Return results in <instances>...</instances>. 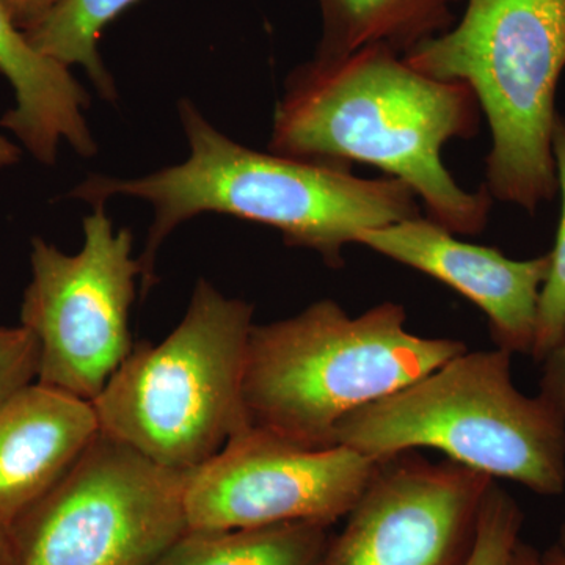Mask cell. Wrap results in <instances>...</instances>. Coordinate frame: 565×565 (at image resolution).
Segmentation results:
<instances>
[{
	"instance_id": "obj_1",
	"label": "cell",
	"mask_w": 565,
	"mask_h": 565,
	"mask_svg": "<svg viewBox=\"0 0 565 565\" xmlns=\"http://www.w3.org/2000/svg\"><path fill=\"white\" fill-rule=\"evenodd\" d=\"M479 110L463 82L419 73L390 47H366L294 71L275 107L269 150L377 167L423 200L429 221L475 236L489 222L493 196L486 185L460 188L441 151L448 141L476 136Z\"/></svg>"
},
{
	"instance_id": "obj_2",
	"label": "cell",
	"mask_w": 565,
	"mask_h": 565,
	"mask_svg": "<svg viewBox=\"0 0 565 565\" xmlns=\"http://www.w3.org/2000/svg\"><path fill=\"white\" fill-rule=\"evenodd\" d=\"M178 111L191 148L184 162L131 180L93 174L70 192L92 206L118 195L151 204L154 218L139 258L143 294L154 285L159 248L195 215L270 226L286 245L313 250L334 269L344 266V248L363 232L422 217L415 193L396 178L363 180L348 163L244 147L217 131L191 99H182Z\"/></svg>"
},
{
	"instance_id": "obj_3",
	"label": "cell",
	"mask_w": 565,
	"mask_h": 565,
	"mask_svg": "<svg viewBox=\"0 0 565 565\" xmlns=\"http://www.w3.org/2000/svg\"><path fill=\"white\" fill-rule=\"evenodd\" d=\"M468 351L408 332L401 303L351 316L332 299L282 321L253 323L243 397L248 424L305 448L334 445L345 416L399 392Z\"/></svg>"
},
{
	"instance_id": "obj_4",
	"label": "cell",
	"mask_w": 565,
	"mask_h": 565,
	"mask_svg": "<svg viewBox=\"0 0 565 565\" xmlns=\"http://www.w3.org/2000/svg\"><path fill=\"white\" fill-rule=\"evenodd\" d=\"M512 353L465 351L384 399L353 412L334 445L382 460L437 449L449 460L541 497L565 490V427L544 394L512 381Z\"/></svg>"
},
{
	"instance_id": "obj_5",
	"label": "cell",
	"mask_w": 565,
	"mask_h": 565,
	"mask_svg": "<svg viewBox=\"0 0 565 565\" xmlns=\"http://www.w3.org/2000/svg\"><path fill=\"white\" fill-rule=\"evenodd\" d=\"M404 61L473 90L492 132L486 188L493 199L534 214L556 195L565 0H467L455 28L416 44Z\"/></svg>"
},
{
	"instance_id": "obj_6",
	"label": "cell",
	"mask_w": 565,
	"mask_h": 565,
	"mask_svg": "<svg viewBox=\"0 0 565 565\" xmlns=\"http://www.w3.org/2000/svg\"><path fill=\"white\" fill-rule=\"evenodd\" d=\"M253 305L199 278L161 343L134 345L93 401L99 430L177 471L195 470L247 429L243 397Z\"/></svg>"
},
{
	"instance_id": "obj_7",
	"label": "cell",
	"mask_w": 565,
	"mask_h": 565,
	"mask_svg": "<svg viewBox=\"0 0 565 565\" xmlns=\"http://www.w3.org/2000/svg\"><path fill=\"white\" fill-rule=\"evenodd\" d=\"M185 475L99 430L11 525L17 565H151L189 530Z\"/></svg>"
},
{
	"instance_id": "obj_8",
	"label": "cell",
	"mask_w": 565,
	"mask_h": 565,
	"mask_svg": "<svg viewBox=\"0 0 565 565\" xmlns=\"http://www.w3.org/2000/svg\"><path fill=\"white\" fill-rule=\"evenodd\" d=\"M132 244L131 230H115L104 204L84 218L74 255L33 237L21 326L39 341L36 382L93 403L132 352L129 313L141 277Z\"/></svg>"
},
{
	"instance_id": "obj_9",
	"label": "cell",
	"mask_w": 565,
	"mask_h": 565,
	"mask_svg": "<svg viewBox=\"0 0 565 565\" xmlns=\"http://www.w3.org/2000/svg\"><path fill=\"white\" fill-rule=\"evenodd\" d=\"M379 462L345 446L305 448L248 426L185 475L189 530L289 522L332 526L352 511Z\"/></svg>"
},
{
	"instance_id": "obj_10",
	"label": "cell",
	"mask_w": 565,
	"mask_h": 565,
	"mask_svg": "<svg viewBox=\"0 0 565 565\" xmlns=\"http://www.w3.org/2000/svg\"><path fill=\"white\" fill-rule=\"evenodd\" d=\"M493 481L416 451L382 459L322 565H465Z\"/></svg>"
},
{
	"instance_id": "obj_11",
	"label": "cell",
	"mask_w": 565,
	"mask_h": 565,
	"mask_svg": "<svg viewBox=\"0 0 565 565\" xmlns=\"http://www.w3.org/2000/svg\"><path fill=\"white\" fill-rule=\"evenodd\" d=\"M356 244L462 294L487 316L490 337L501 351L533 353L539 299L552 266L550 253L511 259L497 248L463 243L423 217L367 230Z\"/></svg>"
},
{
	"instance_id": "obj_12",
	"label": "cell",
	"mask_w": 565,
	"mask_h": 565,
	"mask_svg": "<svg viewBox=\"0 0 565 565\" xmlns=\"http://www.w3.org/2000/svg\"><path fill=\"white\" fill-rule=\"evenodd\" d=\"M98 434L88 401L40 382L14 394L0 407V522L13 525Z\"/></svg>"
},
{
	"instance_id": "obj_13",
	"label": "cell",
	"mask_w": 565,
	"mask_h": 565,
	"mask_svg": "<svg viewBox=\"0 0 565 565\" xmlns=\"http://www.w3.org/2000/svg\"><path fill=\"white\" fill-rule=\"evenodd\" d=\"M0 74L13 88L14 106L0 128L21 141L43 166H54L62 141L77 154L98 152L85 111L90 96L68 66L41 54L0 3Z\"/></svg>"
},
{
	"instance_id": "obj_14",
	"label": "cell",
	"mask_w": 565,
	"mask_h": 565,
	"mask_svg": "<svg viewBox=\"0 0 565 565\" xmlns=\"http://www.w3.org/2000/svg\"><path fill=\"white\" fill-rule=\"evenodd\" d=\"M457 0H319L323 35L316 57L340 58L366 47L405 54L449 31Z\"/></svg>"
},
{
	"instance_id": "obj_15",
	"label": "cell",
	"mask_w": 565,
	"mask_h": 565,
	"mask_svg": "<svg viewBox=\"0 0 565 565\" xmlns=\"http://www.w3.org/2000/svg\"><path fill=\"white\" fill-rule=\"evenodd\" d=\"M330 527L313 522L188 530L151 565H322Z\"/></svg>"
},
{
	"instance_id": "obj_16",
	"label": "cell",
	"mask_w": 565,
	"mask_h": 565,
	"mask_svg": "<svg viewBox=\"0 0 565 565\" xmlns=\"http://www.w3.org/2000/svg\"><path fill=\"white\" fill-rule=\"evenodd\" d=\"M137 0H61L25 33L33 47L62 65L87 71L96 90L107 102L117 99V87L99 54L104 29Z\"/></svg>"
},
{
	"instance_id": "obj_17",
	"label": "cell",
	"mask_w": 565,
	"mask_h": 565,
	"mask_svg": "<svg viewBox=\"0 0 565 565\" xmlns=\"http://www.w3.org/2000/svg\"><path fill=\"white\" fill-rule=\"evenodd\" d=\"M553 156H555L557 191L563 199L559 230L555 248L550 252L552 266L539 299L537 329L531 356L542 362L552 351L565 330V120L557 117L553 132Z\"/></svg>"
},
{
	"instance_id": "obj_18",
	"label": "cell",
	"mask_w": 565,
	"mask_h": 565,
	"mask_svg": "<svg viewBox=\"0 0 565 565\" xmlns=\"http://www.w3.org/2000/svg\"><path fill=\"white\" fill-rule=\"evenodd\" d=\"M523 519L514 497L493 481L482 501L478 534L465 565H511L516 545L522 541Z\"/></svg>"
},
{
	"instance_id": "obj_19",
	"label": "cell",
	"mask_w": 565,
	"mask_h": 565,
	"mask_svg": "<svg viewBox=\"0 0 565 565\" xmlns=\"http://www.w3.org/2000/svg\"><path fill=\"white\" fill-rule=\"evenodd\" d=\"M40 348L24 326L0 327V407L39 381Z\"/></svg>"
},
{
	"instance_id": "obj_20",
	"label": "cell",
	"mask_w": 565,
	"mask_h": 565,
	"mask_svg": "<svg viewBox=\"0 0 565 565\" xmlns=\"http://www.w3.org/2000/svg\"><path fill=\"white\" fill-rule=\"evenodd\" d=\"M544 364L541 379V394L556 408L565 427V330L559 343L541 362ZM556 548L565 556V520L559 530Z\"/></svg>"
},
{
	"instance_id": "obj_21",
	"label": "cell",
	"mask_w": 565,
	"mask_h": 565,
	"mask_svg": "<svg viewBox=\"0 0 565 565\" xmlns=\"http://www.w3.org/2000/svg\"><path fill=\"white\" fill-rule=\"evenodd\" d=\"M61 0H0L14 24L28 32L39 24Z\"/></svg>"
},
{
	"instance_id": "obj_22",
	"label": "cell",
	"mask_w": 565,
	"mask_h": 565,
	"mask_svg": "<svg viewBox=\"0 0 565 565\" xmlns=\"http://www.w3.org/2000/svg\"><path fill=\"white\" fill-rule=\"evenodd\" d=\"M0 565H17L11 526L3 522H0Z\"/></svg>"
},
{
	"instance_id": "obj_23",
	"label": "cell",
	"mask_w": 565,
	"mask_h": 565,
	"mask_svg": "<svg viewBox=\"0 0 565 565\" xmlns=\"http://www.w3.org/2000/svg\"><path fill=\"white\" fill-rule=\"evenodd\" d=\"M511 565H545L542 559V553H539L534 546L520 541L516 545L514 555H512Z\"/></svg>"
},
{
	"instance_id": "obj_24",
	"label": "cell",
	"mask_w": 565,
	"mask_h": 565,
	"mask_svg": "<svg viewBox=\"0 0 565 565\" xmlns=\"http://www.w3.org/2000/svg\"><path fill=\"white\" fill-rule=\"evenodd\" d=\"M21 147L7 139V137L0 136V169H9L11 166H17L21 159Z\"/></svg>"
},
{
	"instance_id": "obj_25",
	"label": "cell",
	"mask_w": 565,
	"mask_h": 565,
	"mask_svg": "<svg viewBox=\"0 0 565 565\" xmlns=\"http://www.w3.org/2000/svg\"><path fill=\"white\" fill-rule=\"evenodd\" d=\"M542 559L545 565H565V556L555 545L550 546L545 553H542Z\"/></svg>"
}]
</instances>
